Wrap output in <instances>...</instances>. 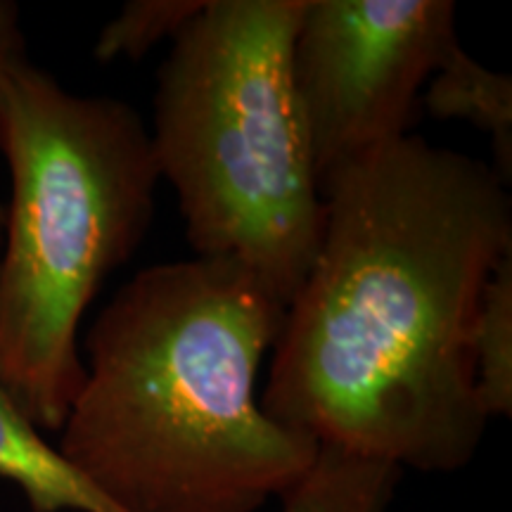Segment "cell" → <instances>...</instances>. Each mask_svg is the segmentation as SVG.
<instances>
[{
	"instance_id": "1",
	"label": "cell",
	"mask_w": 512,
	"mask_h": 512,
	"mask_svg": "<svg viewBox=\"0 0 512 512\" xmlns=\"http://www.w3.org/2000/svg\"><path fill=\"white\" fill-rule=\"evenodd\" d=\"M323 228L285 306L261 408L318 446L456 472L482 444L470 335L512 254L491 164L403 136L320 181Z\"/></svg>"
},
{
	"instance_id": "2",
	"label": "cell",
	"mask_w": 512,
	"mask_h": 512,
	"mask_svg": "<svg viewBox=\"0 0 512 512\" xmlns=\"http://www.w3.org/2000/svg\"><path fill=\"white\" fill-rule=\"evenodd\" d=\"M285 304L245 268L192 256L143 268L83 339L55 448L117 512H256L318 444L256 399Z\"/></svg>"
},
{
	"instance_id": "3",
	"label": "cell",
	"mask_w": 512,
	"mask_h": 512,
	"mask_svg": "<svg viewBox=\"0 0 512 512\" xmlns=\"http://www.w3.org/2000/svg\"><path fill=\"white\" fill-rule=\"evenodd\" d=\"M10 169L0 247V387L41 432L79 394L81 320L145 242L159 171L128 102L76 95L24 62L0 83Z\"/></svg>"
},
{
	"instance_id": "4",
	"label": "cell",
	"mask_w": 512,
	"mask_h": 512,
	"mask_svg": "<svg viewBox=\"0 0 512 512\" xmlns=\"http://www.w3.org/2000/svg\"><path fill=\"white\" fill-rule=\"evenodd\" d=\"M304 0H207L157 72L150 145L195 256L238 264L285 306L323 228L294 93Z\"/></svg>"
},
{
	"instance_id": "5",
	"label": "cell",
	"mask_w": 512,
	"mask_h": 512,
	"mask_svg": "<svg viewBox=\"0 0 512 512\" xmlns=\"http://www.w3.org/2000/svg\"><path fill=\"white\" fill-rule=\"evenodd\" d=\"M458 46L451 0H304L290 69L320 181L408 136Z\"/></svg>"
},
{
	"instance_id": "6",
	"label": "cell",
	"mask_w": 512,
	"mask_h": 512,
	"mask_svg": "<svg viewBox=\"0 0 512 512\" xmlns=\"http://www.w3.org/2000/svg\"><path fill=\"white\" fill-rule=\"evenodd\" d=\"M0 479L17 486L31 512H117L76 475L43 432L0 387Z\"/></svg>"
},
{
	"instance_id": "7",
	"label": "cell",
	"mask_w": 512,
	"mask_h": 512,
	"mask_svg": "<svg viewBox=\"0 0 512 512\" xmlns=\"http://www.w3.org/2000/svg\"><path fill=\"white\" fill-rule=\"evenodd\" d=\"M422 105L437 119H463L491 138L498 178L512 181V79L491 72L456 48L422 91Z\"/></svg>"
},
{
	"instance_id": "8",
	"label": "cell",
	"mask_w": 512,
	"mask_h": 512,
	"mask_svg": "<svg viewBox=\"0 0 512 512\" xmlns=\"http://www.w3.org/2000/svg\"><path fill=\"white\" fill-rule=\"evenodd\" d=\"M399 467L320 446L309 472L280 498V512H389Z\"/></svg>"
},
{
	"instance_id": "9",
	"label": "cell",
	"mask_w": 512,
	"mask_h": 512,
	"mask_svg": "<svg viewBox=\"0 0 512 512\" xmlns=\"http://www.w3.org/2000/svg\"><path fill=\"white\" fill-rule=\"evenodd\" d=\"M475 389L486 418L512 413V254L486 280L470 335Z\"/></svg>"
},
{
	"instance_id": "10",
	"label": "cell",
	"mask_w": 512,
	"mask_h": 512,
	"mask_svg": "<svg viewBox=\"0 0 512 512\" xmlns=\"http://www.w3.org/2000/svg\"><path fill=\"white\" fill-rule=\"evenodd\" d=\"M207 0H131L100 29L93 55L100 62L140 60L162 41H174Z\"/></svg>"
},
{
	"instance_id": "11",
	"label": "cell",
	"mask_w": 512,
	"mask_h": 512,
	"mask_svg": "<svg viewBox=\"0 0 512 512\" xmlns=\"http://www.w3.org/2000/svg\"><path fill=\"white\" fill-rule=\"evenodd\" d=\"M27 60V41L19 27V10L10 0H0V83Z\"/></svg>"
},
{
	"instance_id": "12",
	"label": "cell",
	"mask_w": 512,
	"mask_h": 512,
	"mask_svg": "<svg viewBox=\"0 0 512 512\" xmlns=\"http://www.w3.org/2000/svg\"><path fill=\"white\" fill-rule=\"evenodd\" d=\"M3 230H5V207L0 204V247H3Z\"/></svg>"
}]
</instances>
